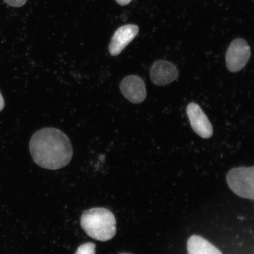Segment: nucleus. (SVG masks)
I'll return each mask as SVG.
<instances>
[{
    "label": "nucleus",
    "instance_id": "1",
    "mask_svg": "<svg viewBox=\"0 0 254 254\" xmlns=\"http://www.w3.org/2000/svg\"><path fill=\"white\" fill-rule=\"evenodd\" d=\"M30 150L35 163L48 170L67 166L73 155L68 136L55 128H44L35 132L31 138Z\"/></svg>",
    "mask_w": 254,
    "mask_h": 254
},
{
    "label": "nucleus",
    "instance_id": "2",
    "mask_svg": "<svg viewBox=\"0 0 254 254\" xmlns=\"http://www.w3.org/2000/svg\"><path fill=\"white\" fill-rule=\"evenodd\" d=\"M81 226L89 237L100 241H107L116 236L115 217L109 209L95 208L84 212Z\"/></svg>",
    "mask_w": 254,
    "mask_h": 254
},
{
    "label": "nucleus",
    "instance_id": "3",
    "mask_svg": "<svg viewBox=\"0 0 254 254\" xmlns=\"http://www.w3.org/2000/svg\"><path fill=\"white\" fill-rule=\"evenodd\" d=\"M230 189L241 198L254 199V168L238 167L231 170L227 175Z\"/></svg>",
    "mask_w": 254,
    "mask_h": 254
},
{
    "label": "nucleus",
    "instance_id": "4",
    "mask_svg": "<svg viewBox=\"0 0 254 254\" xmlns=\"http://www.w3.org/2000/svg\"><path fill=\"white\" fill-rule=\"evenodd\" d=\"M251 57V49L246 40H234L226 54V64L228 70L232 72L240 71L245 67Z\"/></svg>",
    "mask_w": 254,
    "mask_h": 254
},
{
    "label": "nucleus",
    "instance_id": "5",
    "mask_svg": "<svg viewBox=\"0 0 254 254\" xmlns=\"http://www.w3.org/2000/svg\"><path fill=\"white\" fill-rule=\"evenodd\" d=\"M190 126L196 134L203 138H209L213 134L210 122L198 104L190 103L187 109Z\"/></svg>",
    "mask_w": 254,
    "mask_h": 254
},
{
    "label": "nucleus",
    "instance_id": "6",
    "mask_svg": "<svg viewBox=\"0 0 254 254\" xmlns=\"http://www.w3.org/2000/svg\"><path fill=\"white\" fill-rule=\"evenodd\" d=\"M120 88L124 96L132 103H142L147 95L144 82L137 75H129L124 78Z\"/></svg>",
    "mask_w": 254,
    "mask_h": 254
},
{
    "label": "nucleus",
    "instance_id": "7",
    "mask_svg": "<svg viewBox=\"0 0 254 254\" xmlns=\"http://www.w3.org/2000/svg\"><path fill=\"white\" fill-rule=\"evenodd\" d=\"M138 32L139 28L136 25H126L118 28L110 44V55L112 56H119L129 43L134 39Z\"/></svg>",
    "mask_w": 254,
    "mask_h": 254
},
{
    "label": "nucleus",
    "instance_id": "8",
    "mask_svg": "<svg viewBox=\"0 0 254 254\" xmlns=\"http://www.w3.org/2000/svg\"><path fill=\"white\" fill-rule=\"evenodd\" d=\"M179 75V70L173 63L163 60L155 62L150 71L152 81L157 85L171 83L176 80Z\"/></svg>",
    "mask_w": 254,
    "mask_h": 254
},
{
    "label": "nucleus",
    "instance_id": "9",
    "mask_svg": "<svg viewBox=\"0 0 254 254\" xmlns=\"http://www.w3.org/2000/svg\"><path fill=\"white\" fill-rule=\"evenodd\" d=\"M187 252L188 254H222L205 238L196 235L187 241Z\"/></svg>",
    "mask_w": 254,
    "mask_h": 254
},
{
    "label": "nucleus",
    "instance_id": "10",
    "mask_svg": "<svg viewBox=\"0 0 254 254\" xmlns=\"http://www.w3.org/2000/svg\"><path fill=\"white\" fill-rule=\"evenodd\" d=\"M75 254H95V244L87 243L78 247Z\"/></svg>",
    "mask_w": 254,
    "mask_h": 254
},
{
    "label": "nucleus",
    "instance_id": "11",
    "mask_svg": "<svg viewBox=\"0 0 254 254\" xmlns=\"http://www.w3.org/2000/svg\"><path fill=\"white\" fill-rule=\"evenodd\" d=\"M27 0H4L7 4L14 7H20L25 4Z\"/></svg>",
    "mask_w": 254,
    "mask_h": 254
},
{
    "label": "nucleus",
    "instance_id": "12",
    "mask_svg": "<svg viewBox=\"0 0 254 254\" xmlns=\"http://www.w3.org/2000/svg\"><path fill=\"white\" fill-rule=\"evenodd\" d=\"M132 0H116V1L121 5H126L128 4Z\"/></svg>",
    "mask_w": 254,
    "mask_h": 254
},
{
    "label": "nucleus",
    "instance_id": "13",
    "mask_svg": "<svg viewBox=\"0 0 254 254\" xmlns=\"http://www.w3.org/2000/svg\"><path fill=\"white\" fill-rule=\"evenodd\" d=\"M4 101L1 93H0V111H2L4 107Z\"/></svg>",
    "mask_w": 254,
    "mask_h": 254
}]
</instances>
